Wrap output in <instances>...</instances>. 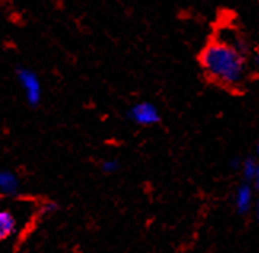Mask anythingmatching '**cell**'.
<instances>
[{
  "instance_id": "1",
  "label": "cell",
  "mask_w": 259,
  "mask_h": 253,
  "mask_svg": "<svg viewBox=\"0 0 259 253\" xmlns=\"http://www.w3.org/2000/svg\"><path fill=\"white\" fill-rule=\"evenodd\" d=\"M200 65L213 83L237 89L246 82L250 61L240 45L218 39L202 50Z\"/></svg>"
},
{
  "instance_id": "2",
  "label": "cell",
  "mask_w": 259,
  "mask_h": 253,
  "mask_svg": "<svg viewBox=\"0 0 259 253\" xmlns=\"http://www.w3.org/2000/svg\"><path fill=\"white\" fill-rule=\"evenodd\" d=\"M18 83H19V86L22 89V94H24L29 105L37 107L43 97L41 80L37 75V72L32 70V68H27V67L18 68Z\"/></svg>"
},
{
  "instance_id": "3",
  "label": "cell",
  "mask_w": 259,
  "mask_h": 253,
  "mask_svg": "<svg viewBox=\"0 0 259 253\" xmlns=\"http://www.w3.org/2000/svg\"><path fill=\"white\" fill-rule=\"evenodd\" d=\"M127 118L139 126H154L161 121V112L153 102L140 100L129 109Z\"/></svg>"
},
{
  "instance_id": "4",
  "label": "cell",
  "mask_w": 259,
  "mask_h": 253,
  "mask_svg": "<svg viewBox=\"0 0 259 253\" xmlns=\"http://www.w3.org/2000/svg\"><path fill=\"white\" fill-rule=\"evenodd\" d=\"M254 187L251 183L245 182L242 185L235 190V196H234V205H235V210H237L240 215H245L251 210V205H253V196H254Z\"/></svg>"
},
{
  "instance_id": "5",
  "label": "cell",
  "mask_w": 259,
  "mask_h": 253,
  "mask_svg": "<svg viewBox=\"0 0 259 253\" xmlns=\"http://www.w3.org/2000/svg\"><path fill=\"white\" fill-rule=\"evenodd\" d=\"M19 191V178L11 170H0V194L15 196Z\"/></svg>"
},
{
  "instance_id": "6",
  "label": "cell",
  "mask_w": 259,
  "mask_h": 253,
  "mask_svg": "<svg viewBox=\"0 0 259 253\" xmlns=\"http://www.w3.org/2000/svg\"><path fill=\"white\" fill-rule=\"evenodd\" d=\"M240 169H242V174H243L245 182L251 183V185L254 187V190H257V182H259V164H257V159L254 156L245 158L240 163Z\"/></svg>"
},
{
  "instance_id": "7",
  "label": "cell",
  "mask_w": 259,
  "mask_h": 253,
  "mask_svg": "<svg viewBox=\"0 0 259 253\" xmlns=\"http://www.w3.org/2000/svg\"><path fill=\"white\" fill-rule=\"evenodd\" d=\"M16 231V218L8 210H0V240L13 236Z\"/></svg>"
},
{
  "instance_id": "8",
  "label": "cell",
  "mask_w": 259,
  "mask_h": 253,
  "mask_svg": "<svg viewBox=\"0 0 259 253\" xmlns=\"http://www.w3.org/2000/svg\"><path fill=\"white\" fill-rule=\"evenodd\" d=\"M118 169H119V163L116 159H107L102 163V170L107 172V174H113Z\"/></svg>"
}]
</instances>
